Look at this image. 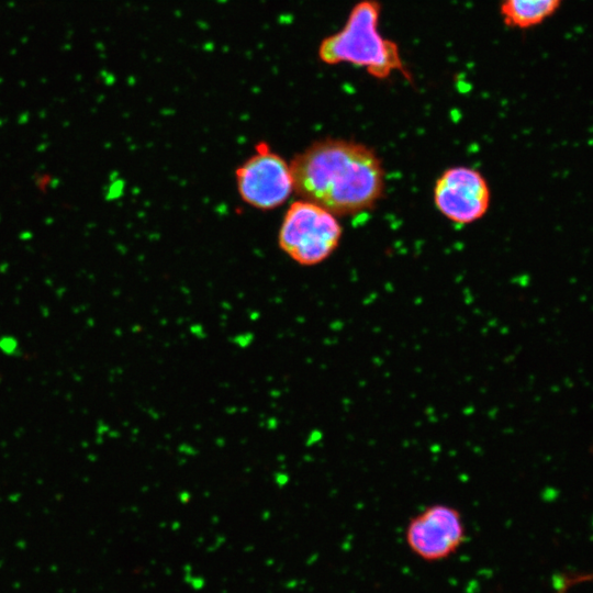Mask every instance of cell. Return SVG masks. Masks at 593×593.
Returning a JSON list of instances; mask_svg holds the SVG:
<instances>
[{"mask_svg":"<svg viewBox=\"0 0 593 593\" xmlns=\"http://www.w3.org/2000/svg\"><path fill=\"white\" fill-rule=\"evenodd\" d=\"M294 192L333 214L372 209L383 194L384 169L368 146L346 139L314 142L291 161Z\"/></svg>","mask_w":593,"mask_h":593,"instance_id":"6da1fadb","label":"cell"},{"mask_svg":"<svg viewBox=\"0 0 593 593\" xmlns=\"http://www.w3.org/2000/svg\"><path fill=\"white\" fill-rule=\"evenodd\" d=\"M381 5L378 0H361L350 10L344 26L322 40L318 58L327 65L343 63L365 68L377 79H387L399 71L406 79L410 72L398 44L379 31Z\"/></svg>","mask_w":593,"mask_h":593,"instance_id":"7a4b0ae2","label":"cell"},{"mask_svg":"<svg viewBox=\"0 0 593 593\" xmlns=\"http://www.w3.org/2000/svg\"><path fill=\"white\" fill-rule=\"evenodd\" d=\"M343 228L336 215L300 199L290 204L279 228L280 249L302 266L326 260L338 247Z\"/></svg>","mask_w":593,"mask_h":593,"instance_id":"3957f363","label":"cell"},{"mask_svg":"<svg viewBox=\"0 0 593 593\" xmlns=\"http://www.w3.org/2000/svg\"><path fill=\"white\" fill-rule=\"evenodd\" d=\"M235 179L242 200L260 211L279 208L294 192L290 163L266 143L237 167Z\"/></svg>","mask_w":593,"mask_h":593,"instance_id":"277c9868","label":"cell"},{"mask_svg":"<svg viewBox=\"0 0 593 593\" xmlns=\"http://www.w3.org/2000/svg\"><path fill=\"white\" fill-rule=\"evenodd\" d=\"M405 542L419 559L428 562L449 558L463 545L467 533L461 512L447 503H433L410 518Z\"/></svg>","mask_w":593,"mask_h":593,"instance_id":"5b68a950","label":"cell"},{"mask_svg":"<svg viewBox=\"0 0 593 593\" xmlns=\"http://www.w3.org/2000/svg\"><path fill=\"white\" fill-rule=\"evenodd\" d=\"M491 193L485 178L477 169L456 166L436 180L434 202L438 211L457 224H470L485 215Z\"/></svg>","mask_w":593,"mask_h":593,"instance_id":"8992f818","label":"cell"},{"mask_svg":"<svg viewBox=\"0 0 593 593\" xmlns=\"http://www.w3.org/2000/svg\"><path fill=\"white\" fill-rule=\"evenodd\" d=\"M563 0H502L501 15L508 27L526 30L552 16Z\"/></svg>","mask_w":593,"mask_h":593,"instance_id":"52a82bcc","label":"cell"}]
</instances>
